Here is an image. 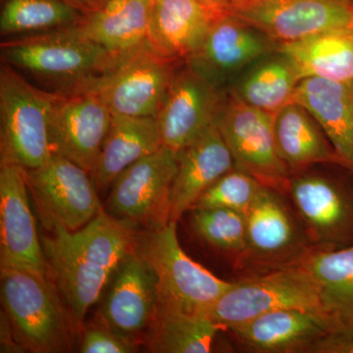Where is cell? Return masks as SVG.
Wrapping results in <instances>:
<instances>
[{
	"mask_svg": "<svg viewBox=\"0 0 353 353\" xmlns=\"http://www.w3.org/2000/svg\"><path fill=\"white\" fill-rule=\"evenodd\" d=\"M176 152L166 146L134 162L114 180L104 210L148 230L170 222Z\"/></svg>",
	"mask_w": 353,
	"mask_h": 353,
	"instance_id": "obj_11",
	"label": "cell"
},
{
	"mask_svg": "<svg viewBox=\"0 0 353 353\" xmlns=\"http://www.w3.org/2000/svg\"><path fill=\"white\" fill-rule=\"evenodd\" d=\"M299 264L319 285L329 334L353 338V245L336 250L311 248Z\"/></svg>",
	"mask_w": 353,
	"mask_h": 353,
	"instance_id": "obj_23",
	"label": "cell"
},
{
	"mask_svg": "<svg viewBox=\"0 0 353 353\" xmlns=\"http://www.w3.org/2000/svg\"><path fill=\"white\" fill-rule=\"evenodd\" d=\"M232 1H233V0H232Z\"/></svg>",
	"mask_w": 353,
	"mask_h": 353,
	"instance_id": "obj_38",
	"label": "cell"
},
{
	"mask_svg": "<svg viewBox=\"0 0 353 353\" xmlns=\"http://www.w3.org/2000/svg\"><path fill=\"white\" fill-rule=\"evenodd\" d=\"M220 328L210 318L158 308L148 330L150 352L208 353Z\"/></svg>",
	"mask_w": 353,
	"mask_h": 353,
	"instance_id": "obj_29",
	"label": "cell"
},
{
	"mask_svg": "<svg viewBox=\"0 0 353 353\" xmlns=\"http://www.w3.org/2000/svg\"><path fill=\"white\" fill-rule=\"evenodd\" d=\"M76 24L6 38L0 46L2 63L54 94L92 90L121 54L90 41Z\"/></svg>",
	"mask_w": 353,
	"mask_h": 353,
	"instance_id": "obj_2",
	"label": "cell"
},
{
	"mask_svg": "<svg viewBox=\"0 0 353 353\" xmlns=\"http://www.w3.org/2000/svg\"><path fill=\"white\" fill-rule=\"evenodd\" d=\"M0 34L4 38L68 27L83 17L65 0H1Z\"/></svg>",
	"mask_w": 353,
	"mask_h": 353,
	"instance_id": "obj_30",
	"label": "cell"
},
{
	"mask_svg": "<svg viewBox=\"0 0 353 353\" xmlns=\"http://www.w3.org/2000/svg\"><path fill=\"white\" fill-rule=\"evenodd\" d=\"M1 348L2 352H16L23 350L16 340L15 334L6 315L2 316L1 319Z\"/></svg>",
	"mask_w": 353,
	"mask_h": 353,
	"instance_id": "obj_34",
	"label": "cell"
},
{
	"mask_svg": "<svg viewBox=\"0 0 353 353\" xmlns=\"http://www.w3.org/2000/svg\"><path fill=\"white\" fill-rule=\"evenodd\" d=\"M157 306V278L134 248L109 283L101 306L102 321L114 333L134 341L150 329Z\"/></svg>",
	"mask_w": 353,
	"mask_h": 353,
	"instance_id": "obj_18",
	"label": "cell"
},
{
	"mask_svg": "<svg viewBox=\"0 0 353 353\" xmlns=\"http://www.w3.org/2000/svg\"><path fill=\"white\" fill-rule=\"evenodd\" d=\"M112 118L97 90L57 94L50 120L52 153L68 158L92 176Z\"/></svg>",
	"mask_w": 353,
	"mask_h": 353,
	"instance_id": "obj_14",
	"label": "cell"
},
{
	"mask_svg": "<svg viewBox=\"0 0 353 353\" xmlns=\"http://www.w3.org/2000/svg\"><path fill=\"white\" fill-rule=\"evenodd\" d=\"M287 194L312 248L336 250L353 245V188L303 172L292 176Z\"/></svg>",
	"mask_w": 353,
	"mask_h": 353,
	"instance_id": "obj_13",
	"label": "cell"
},
{
	"mask_svg": "<svg viewBox=\"0 0 353 353\" xmlns=\"http://www.w3.org/2000/svg\"><path fill=\"white\" fill-rule=\"evenodd\" d=\"M222 14L199 0H153L148 43L165 57L185 62Z\"/></svg>",
	"mask_w": 353,
	"mask_h": 353,
	"instance_id": "obj_21",
	"label": "cell"
},
{
	"mask_svg": "<svg viewBox=\"0 0 353 353\" xmlns=\"http://www.w3.org/2000/svg\"><path fill=\"white\" fill-rule=\"evenodd\" d=\"M234 168L232 153L214 122L176 152L170 221L178 223L213 183Z\"/></svg>",
	"mask_w": 353,
	"mask_h": 353,
	"instance_id": "obj_19",
	"label": "cell"
},
{
	"mask_svg": "<svg viewBox=\"0 0 353 353\" xmlns=\"http://www.w3.org/2000/svg\"><path fill=\"white\" fill-rule=\"evenodd\" d=\"M24 169L17 165L0 166V265L48 275L43 243L30 208Z\"/></svg>",
	"mask_w": 353,
	"mask_h": 353,
	"instance_id": "obj_16",
	"label": "cell"
},
{
	"mask_svg": "<svg viewBox=\"0 0 353 353\" xmlns=\"http://www.w3.org/2000/svg\"><path fill=\"white\" fill-rule=\"evenodd\" d=\"M262 187L250 174L234 168L213 183L194 208H227L246 214Z\"/></svg>",
	"mask_w": 353,
	"mask_h": 353,
	"instance_id": "obj_32",
	"label": "cell"
},
{
	"mask_svg": "<svg viewBox=\"0 0 353 353\" xmlns=\"http://www.w3.org/2000/svg\"><path fill=\"white\" fill-rule=\"evenodd\" d=\"M41 236L48 274L57 285L70 320L81 324L111 279L136 246V226L102 210L87 225L70 231L57 226Z\"/></svg>",
	"mask_w": 353,
	"mask_h": 353,
	"instance_id": "obj_1",
	"label": "cell"
},
{
	"mask_svg": "<svg viewBox=\"0 0 353 353\" xmlns=\"http://www.w3.org/2000/svg\"><path fill=\"white\" fill-rule=\"evenodd\" d=\"M137 350L134 341L105 328L88 329L83 334V353H131Z\"/></svg>",
	"mask_w": 353,
	"mask_h": 353,
	"instance_id": "obj_33",
	"label": "cell"
},
{
	"mask_svg": "<svg viewBox=\"0 0 353 353\" xmlns=\"http://www.w3.org/2000/svg\"><path fill=\"white\" fill-rule=\"evenodd\" d=\"M274 134L279 155L292 176L316 164L347 169L321 127L299 104L290 102L274 115Z\"/></svg>",
	"mask_w": 353,
	"mask_h": 353,
	"instance_id": "obj_24",
	"label": "cell"
},
{
	"mask_svg": "<svg viewBox=\"0 0 353 353\" xmlns=\"http://www.w3.org/2000/svg\"><path fill=\"white\" fill-rule=\"evenodd\" d=\"M230 331L248 350L261 353H308L330 333L321 315L297 308L269 311Z\"/></svg>",
	"mask_w": 353,
	"mask_h": 353,
	"instance_id": "obj_20",
	"label": "cell"
},
{
	"mask_svg": "<svg viewBox=\"0 0 353 353\" xmlns=\"http://www.w3.org/2000/svg\"><path fill=\"white\" fill-rule=\"evenodd\" d=\"M236 169L250 174L265 187L285 194L292 174L279 155L274 115L248 105L232 92L215 120Z\"/></svg>",
	"mask_w": 353,
	"mask_h": 353,
	"instance_id": "obj_9",
	"label": "cell"
},
{
	"mask_svg": "<svg viewBox=\"0 0 353 353\" xmlns=\"http://www.w3.org/2000/svg\"><path fill=\"white\" fill-rule=\"evenodd\" d=\"M134 248L157 278L158 308L208 317L216 301L233 283L216 277L190 259L180 245L174 221L138 234Z\"/></svg>",
	"mask_w": 353,
	"mask_h": 353,
	"instance_id": "obj_3",
	"label": "cell"
},
{
	"mask_svg": "<svg viewBox=\"0 0 353 353\" xmlns=\"http://www.w3.org/2000/svg\"><path fill=\"white\" fill-rule=\"evenodd\" d=\"M299 81L294 65L277 50L248 67L230 92L248 105L275 115L292 101Z\"/></svg>",
	"mask_w": 353,
	"mask_h": 353,
	"instance_id": "obj_28",
	"label": "cell"
},
{
	"mask_svg": "<svg viewBox=\"0 0 353 353\" xmlns=\"http://www.w3.org/2000/svg\"><path fill=\"white\" fill-rule=\"evenodd\" d=\"M352 1L353 2V0H352Z\"/></svg>",
	"mask_w": 353,
	"mask_h": 353,
	"instance_id": "obj_37",
	"label": "cell"
},
{
	"mask_svg": "<svg viewBox=\"0 0 353 353\" xmlns=\"http://www.w3.org/2000/svg\"><path fill=\"white\" fill-rule=\"evenodd\" d=\"M279 43L232 13L219 16L199 50L185 61L222 88L234 75L278 50Z\"/></svg>",
	"mask_w": 353,
	"mask_h": 353,
	"instance_id": "obj_17",
	"label": "cell"
},
{
	"mask_svg": "<svg viewBox=\"0 0 353 353\" xmlns=\"http://www.w3.org/2000/svg\"><path fill=\"white\" fill-rule=\"evenodd\" d=\"M231 13L279 44L320 32H353L352 0H233Z\"/></svg>",
	"mask_w": 353,
	"mask_h": 353,
	"instance_id": "obj_12",
	"label": "cell"
},
{
	"mask_svg": "<svg viewBox=\"0 0 353 353\" xmlns=\"http://www.w3.org/2000/svg\"><path fill=\"white\" fill-rule=\"evenodd\" d=\"M245 219V248L236 259L241 270L256 275L294 266L312 248L299 218L277 190L263 185Z\"/></svg>",
	"mask_w": 353,
	"mask_h": 353,
	"instance_id": "obj_7",
	"label": "cell"
},
{
	"mask_svg": "<svg viewBox=\"0 0 353 353\" xmlns=\"http://www.w3.org/2000/svg\"><path fill=\"white\" fill-rule=\"evenodd\" d=\"M0 282L4 312L23 350L66 352L70 345L67 312L50 276L1 269Z\"/></svg>",
	"mask_w": 353,
	"mask_h": 353,
	"instance_id": "obj_5",
	"label": "cell"
},
{
	"mask_svg": "<svg viewBox=\"0 0 353 353\" xmlns=\"http://www.w3.org/2000/svg\"><path fill=\"white\" fill-rule=\"evenodd\" d=\"M204 6L210 7L221 13H231L232 0H199Z\"/></svg>",
	"mask_w": 353,
	"mask_h": 353,
	"instance_id": "obj_36",
	"label": "cell"
},
{
	"mask_svg": "<svg viewBox=\"0 0 353 353\" xmlns=\"http://www.w3.org/2000/svg\"><path fill=\"white\" fill-rule=\"evenodd\" d=\"M290 102L311 114L353 174V82L304 78L297 83Z\"/></svg>",
	"mask_w": 353,
	"mask_h": 353,
	"instance_id": "obj_22",
	"label": "cell"
},
{
	"mask_svg": "<svg viewBox=\"0 0 353 353\" xmlns=\"http://www.w3.org/2000/svg\"><path fill=\"white\" fill-rule=\"evenodd\" d=\"M153 0H109L77 23L90 41L120 55L148 41Z\"/></svg>",
	"mask_w": 353,
	"mask_h": 353,
	"instance_id": "obj_26",
	"label": "cell"
},
{
	"mask_svg": "<svg viewBox=\"0 0 353 353\" xmlns=\"http://www.w3.org/2000/svg\"><path fill=\"white\" fill-rule=\"evenodd\" d=\"M224 90L187 63L181 65L157 118L162 145L179 152L215 122Z\"/></svg>",
	"mask_w": 353,
	"mask_h": 353,
	"instance_id": "obj_15",
	"label": "cell"
},
{
	"mask_svg": "<svg viewBox=\"0 0 353 353\" xmlns=\"http://www.w3.org/2000/svg\"><path fill=\"white\" fill-rule=\"evenodd\" d=\"M190 226L209 245L238 259L245 248V214L231 209L194 208Z\"/></svg>",
	"mask_w": 353,
	"mask_h": 353,
	"instance_id": "obj_31",
	"label": "cell"
},
{
	"mask_svg": "<svg viewBox=\"0 0 353 353\" xmlns=\"http://www.w3.org/2000/svg\"><path fill=\"white\" fill-rule=\"evenodd\" d=\"M65 1L76 7L81 12L87 14L101 8L109 0H65Z\"/></svg>",
	"mask_w": 353,
	"mask_h": 353,
	"instance_id": "obj_35",
	"label": "cell"
},
{
	"mask_svg": "<svg viewBox=\"0 0 353 353\" xmlns=\"http://www.w3.org/2000/svg\"><path fill=\"white\" fill-rule=\"evenodd\" d=\"M283 308L311 311L325 319L319 285L301 265L232 283L212 306L208 317L220 329L230 331L257 316Z\"/></svg>",
	"mask_w": 353,
	"mask_h": 353,
	"instance_id": "obj_6",
	"label": "cell"
},
{
	"mask_svg": "<svg viewBox=\"0 0 353 353\" xmlns=\"http://www.w3.org/2000/svg\"><path fill=\"white\" fill-rule=\"evenodd\" d=\"M41 224L76 231L103 210L92 176L68 158L52 153L48 161L24 170Z\"/></svg>",
	"mask_w": 353,
	"mask_h": 353,
	"instance_id": "obj_10",
	"label": "cell"
},
{
	"mask_svg": "<svg viewBox=\"0 0 353 353\" xmlns=\"http://www.w3.org/2000/svg\"><path fill=\"white\" fill-rule=\"evenodd\" d=\"M57 94L28 80L10 65L0 67V153L1 163L32 170L52 155L51 110Z\"/></svg>",
	"mask_w": 353,
	"mask_h": 353,
	"instance_id": "obj_4",
	"label": "cell"
},
{
	"mask_svg": "<svg viewBox=\"0 0 353 353\" xmlns=\"http://www.w3.org/2000/svg\"><path fill=\"white\" fill-rule=\"evenodd\" d=\"M301 80L309 77L353 82V32L332 31L279 44Z\"/></svg>",
	"mask_w": 353,
	"mask_h": 353,
	"instance_id": "obj_27",
	"label": "cell"
},
{
	"mask_svg": "<svg viewBox=\"0 0 353 353\" xmlns=\"http://www.w3.org/2000/svg\"><path fill=\"white\" fill-rule=\"evenodd\" d=\"M162 146L157 118L113 115L92 176L97 190L110 189L114 180L128 167Z\"/></svg>",
	"mask_w": 353,
	"mask_h": 353,
	"instance_id": "obj_25",
	"label": "cell"
},
{
	"mask_svg": "<svg viewBox=\"0 0 353 353\" xmlns=\"http://www.w3.org/2000/svg\"><path fill=\"white\" fill-rule=\"evenodd\" d=\"M185 62L158 52L150 43L121 54L92 90L113 115L157 118L176 70Z\"/></svg>",
	"mask_w": 353,
	"mask_h": 353,
	"instance_id": "obj_8",
	"label": "cell"
}]
</instances>
